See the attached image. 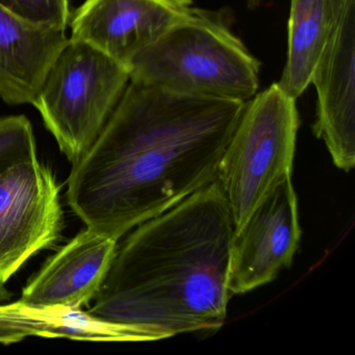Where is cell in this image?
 <instances>
[{
  "label": "cell",
  "instance_id": "4",
  "mask_svg": "<svg viewBox=\"0 0 355 355\" xmlns=\"http://www.w3.org/2000/svg\"><path fill=\"white\" fill-rule=\"evenodd\" d=\"M298 128L296 99L277 83L247 101L217 174L234 232L278 184L292 175Z\"/></svg>",
  "mask_w": 355,
  "mask_h": 355
},
{
  "label": "cell",
  "instance_id": "8",
  "mask_svg": "<svg viewBox=\"0 0 355 355\" xmlns=\"http://www.w3.org/2000/svg\"><path fill=\"white\" fill-rule=\"evenodd\" d=\"M193 0H86L70 17L71 37L125 68L194 11Z\"/></svg>",
  "mask_w": 355,
  "mask_h": 355
},
{
  "label": "cell",
  "instance_id": "11",
  "mask_svg": "<svg viewBox=\"0 0 355 355\" xmlns=\"http://www.w3.org/2000/svg\"><path fill=\"white\" fill-rule=\"evenodd\" d=\"M68 39L65 31L36 26L0 7V98L33 105Z\"/></svg>",
  "mask_w": 355,
  "mask_h": 355
},
{
  "label": "cell",
  "instance_id": "15",
  "mask_svg": "<svg viewBox=\"0 0 355 355\" xmlns=\"http://www.w3.org/2000/svg\"><path fill=\"white\" fill-rule=\"evenodd\" d=\"M0 7L31 24L66 31L70 22L68 0H0Z\"/></svg>",
  "mask_w": 355,
  "mask_h": 355
},
{
  "label": "cell",
  "instance_id": "10",
  "mask_svg": "<svg viewBox=\"0 0 355 355\" xmlns=\"http://www.w3.org/2000/svg\"><path fill=\"white\" fill-rule=\"evenodd\" d=\"M118 241L86 228L60 249L22 291L31 306L82 307L98 293Z\"/></svg>",
  "mask_w": 355,
  "mask_h": 355
},
{
  "label": "cell",
  "instance_id": "1",
  "mask_svg": "<svg viewBox=\"0 0 355 355\" xmlns=\"http://www.w3.org/2000/svg\"><path fill=\"white\" fill-rule=\"evenodd\" d=\"M246 103L130 82L68 178L87 228L118 241L217 180Z\"/></svg>",
  "mask_w": 355,
  "mask_h": 355
},
{
  "label": "cell",
  "instance_id": "16",
  "mask_svg": "<svg viewBox=\"0 0 355 355\" xmlns=\"http://www.w3.org/2000/svg\"><path fill=\"white\" fill-rule=\"evenodd\" d=\"M28 336H30L28 332L19 329V328L0 323V343L1 344L10 345L14 344V343L21 342Z\"/></svg>",
  "mask_w": 355,
  "mask_h": 355
},
{
  "label": "cell",
  "instance_id": "18",
  "mask_svg": "<svg viewBox=\"0 0 355 355\" xmlns=\"http://www.w3.org/2000/svg\"><path fill=\"white\" fill-rule=\"evenodd\" d=\"M261 1V0H246V3L249 9H255V8L259 7Z\"/></svg>",
  "mask_w": 355,
  "mask_h": 355
},
{
  "label": "cell",
  "instance_id": "12",
  "mask_svg": "<svg viewBox=\"0 0 355 355\" xmlns=\"http://www.w3.org/2000/svg\"><path fill=\"white\" fill-rule=\"evenodd\" d=\"M345 5L346 0H291L288 57L277 85L292 98H298L311 85L315 64Z\"/></svg>",
  "mask_w": 355,
  "mask_h": 355
},
{
  "label": "cell",
  "instance_id": "13",
  "mask_svg": "<svg viewBox=\"0 0 355 355\" xmlns=\"http://www.w3.org/2000/svg\"><path fill=\"white\" fill-rule=\"evenodd\" d=\"M0 323L19 328L30 336L93 342L155 340L145 330L105 321L80 307L31 306L20 300L0 305Z\"/></svg>",
  "mask_w": 355,
  "mask_h": 355
},
{
  "label": "cell",
  "instance_id": "17",
  "mask_svg": "<svg viewBox=\"0 0 355 355\" xmlns=\"http://www.w3.org/2000/svg\"><path fill=\"white\" fill-rule=\"evenodd\" d=\"M5 284L6 282H3V280H0V304L11 298V293L7 290Z\"/></svg>",
  "mask_w": 355,
  "mask_h": 355
},
{
  "label": "cell",
  "instance_id": "9",
  "mask_svg": "<svg viewBox=\"0 0 355 355\" xmlns=\"http://www.w3.org/2000/svg\"><path fill=\"white\" fill-rule=\"evenodd\" d=\"M311 84L318 93L315 136L334 165L349 172L355 165V0H346Z\"/></svg>",
  "mask_w": 355,
  "mask_h": 355
},
{
  "label": "cell",
  "instance_id": "14",
  "mask_svg": "<svg viewBox=\"0 0 355 355\" xmlns=\"http://www.w3.org/2000/svg\"><path fill=\"white\" fill-rule=\"evenodd\" d=\"M34 130L24 116L0 118V175L17 164L36 159Z\"/></svg>",
  "mask_w": 355,
  "mask_h": 355
},
{
  "label": "cell",
  "instance_id": "2",
  "mask_svg": "<svg viewBox=\"0 0 355 355\" xmlns=\"http://www.w3.org/2000/svg\"><path fill=\"white\" fill-rule=\"evenodd\" d=\"M118 245L88 313L155 340L223 326L234 226L217 180Z\"/></svg>",
  "mask_w": 355,
  "mask_h": 355
},
{
  "label": "cell",
  "instance_id": "6",
  "mask_svg": "<svg viewBox=\"0 0 355 355\" xmlns=\"http://www.w3.org/2000/svg\"><path fill=\"white\" fill-rule=\"evenodd\" d=\"M60 191L53 170L37 157L0 175V280L7 282L31 257L61 238Z\"/></svg>",
  "mask_w": 355,
  "mask_h": 355
},
{
  "label": "cell",
  "instance_id": "3",
  "mask_svg": "<svg viewBox=\"0 0 355 355\" xmlns=\"http://www.w3.org/2000/svg\"><path fill=\"white\" fill-rule=\"evenodd\" d=\"M130 82L180 94L247 103L259 89V63L216 14L196 9L137 53Z\"/></svg>",
  "mask_w": 355,
  "mask_h": 355
},
{
  "label": "cell",
  "instance_id": "7",
  "mask_svg": "<svg viewBox=\"0 0 355 355\" xmlns=\"http://www.w3.org/2000/svg\"><path fill=\"white\" fill-rule=\"evenodd\" d=\"M301 238L298 203L290 178L278 184L234 232L230 294H245L275 279L288 268Z\"/></svg>",
  "mask_w": 355,
  "mask_h": 355
},
{
  "label": "cell",
  "instance_id": "5",
  "mask_svg": "<svg viewBox=\"0 0 355 355\" xmlns=\"http://www.w3.org/2000/svg\"><path fill=\"white\" fill-rule=\"evenodd\" d=\"M128 84L123 66L69 38L51 63L33 105L74 164L98 138Z\"/></svg>",
  "mask_w": 355,
  "mask_h": 355
}]
</instances>
